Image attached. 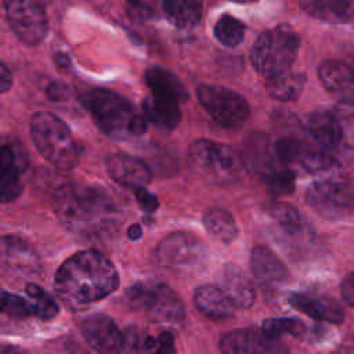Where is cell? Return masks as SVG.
I'll list each match as a JSON object with an SVG mask.
<instances>
[{
  "label": "cell",
  "mask_w": 354,
  "mask_h": 354,
  "mask_svg": "<svg viewBox=\"0 0 354 354\" xmlns=\"http://www.w3.org/2000/svg\"><path fill=\"white\" fill-rule=\"evenodd\" d=\"M318 77L322 86L343 105H353L354 76L348 64L339 59H326L318 66Z\"/></svg>",
  "instance_id": "cell-20"
},
{
  "label": "cell",
  "mask_w": 354,
  "mask_h": 354,
  "mask_svg": "<svg viewBox=\"0 0 354 354\" xmlns=\"http://www.w3.org/2000/svg\"><path fill=\"white\" fill-rule=\"evenodd\" d=\"M196 95L205 111L218 124L236 129L242 126L250 115L248 101L238 93L214 84H201Z\"/></svg>",
  "instance_id": "cell-12"
},
{
  "label": "cell",
  "mask_w": 354,
  "mask_h": 354,
  "mask_svg": "<svg viewBox=\"0 0 354 354\" xmlns=\"http://www.w3.org/2000/svg\"><path fill=\"white\" fill-rule=\"evenodd\" d=\"M80 102L97 127L109 137L133 138L147 130L148 122L142 112H138L127 98L112 90L93 88L80 95Z\"/></svg>",
  "instance_id": "cell-3"
},
{
  "label": "cell",
  "mask_w": 354,
  "mask_h": 354,
  "mask_svg": "<svg viewBox=\"0 0 354 354\" xmlns=\"http://www.w3.org/2000/svg\"><path fill=\"white\" fill-rule=\"evenodd\" d=\"M177 101L167 100L163 97L152 95L142 101V115L147 122H152L153 124L162 129H176L181 120V111Z\"/></svg>",
  "instance_id": "cell-26"
},
{
  "label": "cell",
  "mask_w": 354,
  "mask_h": 354,
  "mask_svg": "<svg viewBox=\"0 0 354 354\" xmlns=\"http://www.w3.org/2000/svg\"><path fill=\"white\" fill-rule=\"evenodd\" d=\"M310 17L330 24H346L353 19L354 0H299Z\"/></svg>",
  "instance_id": "cell-24"
},
{
  "label": "cell",
  "mask_w": 354,
  "mask_h": 354,
  "mask_svg": "<svg viewBox=\"0 0 354 354\" xmlns=\"http://www.w3.org/2000/svg\"><path fill=\"white\" fill-rule=\"evenodd\" d=\"M0 266L19 275H35L40 271V260L35 249L17 235L0 236Z\"/></svg>",
  "instance_id": "cell-14"
},
{
  "label": "cell",
  "mask_w": 354,
  "mask_h": 354,
  "mask_svg": "<svg viewBox=\"0 0 354 354\" xmlns=\"http://www.w3.org/2000/svg\"><path fill=\"white\" fill-rule=\"evenodd\" d=\"M267 80V88L270 95L279 101L297 100L306 84V76L303 73H295L290 71L279 73Z\"/></svg>",
  "instance_id": "cell-29"
},
{
  "label": "cell",
  "mask_w": 354,
  "mask_h": 354,
  "mask_svg": "<svg viewBox=\"0 0 354 354\" xmlns=\"http://www.w3.org/2000/svg\"><path fill=\"white\" fill-rule=\"evenodd\" d=\"M145 83L151 88L152 95L163 97L167 100L183 104L188 100V91L183 82L170 71L152 66L145 72Z\"/></svg>",
  "instance_id": "cell-25"
},
{
  "label": "cell",
  "mask_w": 354,
  "mask_h": 354,
  "mask_svg": "<svg viewBox=\"0 0 354 354\" xmlns=\"http://www.w3.org/2000/svg\"><path fill=\"white\" fill-rule=\"evenodd\" d=\"M250 271L261 285H277L286 279L288 270L282 260L268 248L256 246L250 254Z\"/></svg>",
  "instance_id": "cell-21"
},
{
  "label": "cell",
  "mask_w": 354,
  "mask_h": 354,
  "mask_svg": "<svg viewBox=\"0 0 354 354\" xmlns=\"http://www.w3.org/2000/svg\"><path fill=\"white\" fill-rule=\"evenodd\" d=\"M69 87L64 83H51L47 88V95L53 100V101H65L69 97Z\"/></svg>",
  "instance_id": "cell-38"
},
{
  "label": "cell",
  "mask_w": 354,
  "mask_h": 354,
  "mask_svg": "<svg viewBox=\"0 0 354 354\" xmlns=\"http://www.w3.org/2000/svg\"><path fill=\"white\" fill-rule=\"evenodd\" d=\"M25 292L32 304L35 317L48 321L58 314L59 311L58 303L41 286H39L37 283H28L25 288Z\"/></svg>",
  "instance_id": "cell-30"
},
{
  "label": "cell",
  "mask_w": 354,
  "mask_h": 354,
  "mask_svg": "<svg viewBox=\"0 0 354 354\" xmlns=\"http://www.w3.org/2000/svg\"><path fill=\"white\" fill-rule=\"evenodd\" d=\"M3 313L8 314L14 318H28V317L33 315V308H32V304L29 300L7 292Z\"/></svg>",
  "instance_id": "cell-35"
},
{
  "label": "cell",
  "mask_w": 354,
  "mask_h": 354,
  "mask_svg": "<svg viewBox=\"0 0 354 354\" xmlns=\"http://www.w3.org/2000/svg\"><path fill=\"white\" fill-rule=\"evenodd\" d=\"M188 160L198 176L218 185L235 183L243 167L241 156L231 147L205 138L189 145Z\"/></svg>",
  "instance_id": "cell-7"
},
{
  "label": "cell",
  "mask_w": 354,
  "mask_h": 354,
  "mask_svg": "<svg viewBox=\"0 0 354 354\" xmlns=\"http://www.w3.org/2000/svg\"><path fill=\"white\" fill-rule=\"evenodd\" d=\"M25 156L11 144L0 145V202H11L22 192L21 173Z\"/></svg>",
  "instance_id": "cell-19"
},
{
  "label": "cell",
  "mask_w": 354,
  "mask_h": 354,
  "mask_svg": "<svg viewBox=\"0 0 354 354\" xmlns=\"http://www.w3.org/2000/svg\"><path fill=\"white\" fill-rule=\"evenodd\" d=\"M353 185L342 177H328L314 181L306 191V202L319 216L337 220L351 214Z\"/></svg>",
  "instance_id": "cell-10"
},
{
  "label": "cell",
  "mask_w": 354,
  "mask_h": 354,
  "mask_svg": "<svg viewBox=\"0 0 354 354\" xmlns=\"http://www.w3.org/2000/svg\"><path fill=\"white\" fill-rule=\"evenodd\" d=\"M220 350L228 354H266L285 351V347L279 339L268 336L261 329H235L220 337Z\"/></svg>",
  "instance_id": "cell-15"
},
{
  "label": "cell",
  "mask_w": 354,
  "mask_h": 354,
  "mask_svg": "<svg viewBox=\"0 0 354 354\" xmlns=\"http://www.w3.org/2000/svg\"><path fill=\"white\" fill-rule=\"evenodd\" d=\"M129 7L131 8V15L140 18H148L153 14L152 6L145 4V0H126Z\"/></svg>",
  "instance_id": "cell-37"
},
{
  "label": "cell",
  "mask_w": 354,
  "mask_h": 354,
  "mask_svg": "<svg viewBox=\"0 0 354 354\" xmlns=\"http://www.w3.org/2000/svg\"><path fill=\"white\" fill-rule=\"evenodd\" d=\"M299 36L286 25L263 32L250 50V61L256 72L271 79L290 69L299 51Z\"/></svg>",
  "instance_id": "cell-6"
},
{
  "label": "cell",
  "mask_w": 354,
  "mask_h": 354,
  "mask_svg": "<svg viewBox=\"0 0 354 354\" xmlns=\"http://www.w3.org/2000/svg\"><path fill=\"white\" fill-rule=\"evenodd\" d=\"M32 140L41 156L58 169H72L80 158V147L66 123L50 112H36L30 120Z\"/></svg>",
  "instance_id": "cell-5"
},
{
  "label": "cell",
  "mask_w": 354,
  "mask_h": 354,
  "mask_svg": "<svg viewBox=\"0 0 354 354\" xmlns=\"http://www.w3.org/2000/svg\"><path fill=\"white\" fill-rule=\"evenodd\" d=\"M141 235H142V230H141V227H140L138 224H133V225H130V228H129V231H127V236H129V239L136 241V239H138Z\"/></svg>",
  "instance_id": "cell-42"
},
{
  "label": "cell",
  "mask_w": 354,
  "mask_h": 354,
  "mask_svg": "<svg viewBox=\"0 0 354 354\" xmlns=\"http://www.w3.org/2000/svg\"><path fill=\"white\" fill-rule=\"evenodd\" d=\"M80 329L93 350L105 354L122 351V332L108 315L91 314L83 319Z\"/></svg>",
  "instance_id": "cell-16"
},
{
  "label": "cell",
  "mask_w": 354,
  "mask_h": 354,
  "mask_svg": "<svg viewBox=\"0 0 354 354\" xmlns=\"http://www.w3.org/2000/svg\"><path fill=\"white\" fill-rule=\"evenodd\" d=\"M353 274L350 272L342 282V297L343 300L351 307L353 306V299H354V281H353Z\"/></svg>",
  "instance_id": "cell-39"
},
{
  "label": "cell",
  "mask_w": 354,
  "mask_h": 354,
  "mask_svg": "<svg viewBox=\"0 0 354 354\" xmlns=\"http://www.w3.org/2000/svg\"><path fill=\"white\" fill-rule=\"evenodd\" d=\"M213 33L223 46L236 47L245 37V25L238 18L224 14L217 19Z\"/></svg>",
  "instance_id": "cell-31"
},
{
  "label": "cell",
  "mask_w": 354,
  "mask_h": 354,
  "mask_svg": "<svg viewBox=\"0 0 354 354\" xmlns=\"http://www.w3.org/2000/svg\"><path fill=\"white\" fill-rule=\"evenodd\" d=\"M53 209L65 230L87 242L112 238L122 221L120 210L108 194L79 183L58 187L53 196Z\"/></svg>",
  "instance_id": "cell-1"
},
{
  "label": "cell",
  "mask_w": 354,
  "mask_h": 354,
  "mask_svg": "<svg viewBox=\"0 0 354 354\" xmlns=\"http://www.w3.org/2000/svg\"><path fill=\"white\" fill-rule=\"evenodd\" d=\"M166 19L178 29H192L202 18V0H163Z\"/></svg>",
  "instance_id": "cell-27"
},
{
  "label": "cell",
  "mask_w": 354,
  "mask_h": 354,
  "mask_svg": "<svg viewBox=\"0 0 354 354\" xmlns=\"http://www.w3.org/2000/svg\"><path fill=\"white\" fill-rule=\"evenodd\" d=\"M12 86V73L8 66L0 61V93H6Z\"/></svg>",
  "instance_id": "cell-40"
},
{
  "label": "cell",
  "mask_w": 354,
  "mask_h": 354,
  "mask_svg": "<svg viewBox=\"0 0 354 354\" xmlns=\"http://www.w3.org/2000/svg\"><path fill=\"white\" fill-rule=\"evenodd\" d=\"M261 330L271 337L281 339L282 336L301 337L306 335V325L296 318H271L266 319L261 325Z\"/></svg>",
  "instance_id": "cell-32"
},
{
  "label": "cell",
  "mask_w": 354,
  "mask_h": 354,
  "mask_svg": "<svg viewBox=\"0 0 354 354\" xmlns=\"http://www.w3.org/2000/svg\"><path fill=\"white\" fill-rule=\"evenodd\" d=\"M288 301L292 307L317 321L342 324L346 318V313L340 303L326 295L296 292L288 296Z\"/></svg>",
  "instance_id": "cell-17"
},
{
  "label": "cell",
  "mask_w": 354,
  "mask_h": 354,
  "mask_svg": "<svg viewBox=\"0 0 354 354\" xmlns=\"http://www.w3.org/2000/svg\"><path fill=\"white\" fill-rule=\"evenodd\" d=\"M351 115L343 111H318L311 113L303 126L306 148L325 153L340 165L351 151Z\"/></svg>",
  "instance_id": "cell-4"
},
{
  "label": "cell",
  "mask_w": 354,
  "mask_h": 354,
  "mask_svg": "<svg viewBox=\"0 0 354 354\" xmlns=\"http://www.w3.org/2000/svg\"><path fill=\"white\" fill-rule=\"evenodd\" d=\"M118 285L119 275L113 263L95 249L82 250L66 259L54 278L57 297L73 311L105 299Z\"/></svg>",
  "instance_id": "cell-2"
},
{
  "label": "cell",
  "mask_w": 354,
  "mask_h": 354,
  "mask_svg": "<svg viewBox=\"0 0 354 354\" xmlns=\"http://www.w3.org/2000/svg\"><path fill=\"white\" fill-rule=\"evenodd\" d=\"M174 351V340L169 332H163L158 336V353Z\"/></svg>",
  "instance_id": "cell-41"
},
{
  "label": "cell",
  "mask_w": 354,
  "mask_h": 354,
  "mask_svg": "<svg viewBox=\"0 0 354 354\" xmlns=\"http://www.w3.org/2000/svg\"><path fill=\"white\" fill-rule=\"evenodd\" d=\"M155 254L158 263L166 270L176 274H188L202 266L206 249L195 235L173 232L160 241Z\"/></svg>",
  "instance_id": "cell-13"
},
{
  "label": "cell",
  "mask_w": 354,
  "mask_h": 354,
  "mask_svg": "<svg viewBox=\"0 0 354 354\" xmlns=\"http://www.w3.org/2000/svg\"><path fill=\"white\" fill-rule=\"evenodd\" d=\"M6 293L3 289H0V314L4 311V303H6Z\"/></svg>",
  "instance_id": "cell-43"
},
{
  "label": "cell",
  "mask_w": 354,
  "mask_h": 354,
  "mask_svg": "<svg viewBox=\"0 0 354 354\" xmlns=\"http://www.w3.org/2000/svg\"><path fill=\"white\" fill-rule=\"evenodd\" d=\"M136 191V198L138 205L145 210V212H155L158 209V199L155 195H152L145 187H138L134 189Z\"/></svg>",
  "instance_id": "cell-36"
},
{
  "label": "cell",
  "mask_w": 354,
  "mask_h": 354,
  "mask_svg": "<svg viewBox=\"0 0 354 354\" xmlns=\"http://www.w3.org/2000/svg\"><path fill=\"white\" fill-rule=\"evenodd\" d=\"M122 351L148 353L158 351V337L151 336L140 329L130 328L122 332Z\"/></svg>",
  "instance_id": "cell-33"
},
{
  "label": "cell",
  "mask_w": 354,
  "mask_h": 354,
  "mask_svg": "<svg viewBox=\"0 0 354 354\" xmlns=\"http://www.w3.org/2000/svg\"><path fill=\"white\" fill-rule=\"evenodd\" d=\"M124 299L131 310L144 313L158 324L177 325L185 318L183 300L170 286L162 282H137L126 290Z\"/></svg>",
  "instance_id": "cell-8"
},
{
  "label": "cell",
  "mask_w": 354,
  "mask_h": 354,
  "mask_svg": "<svg viewBox=\"0 0 354 354\" xmlns=\"http://www.w3.org/2000/svg\"><path fill=\"white\" fill-rule=\"evenodd\" d=\"M206 231L217 241L230 243L238 236V225L234 216L223 207H210L203 214Z\"/></svg>",
  "instance_id": "cell-28"
},
{
  "label": "cell",
  "mask_w": 354,
  "mask_h": 354,
  "mask_svg": "<svg viewBox=\"0 0 354 354\" xmlns=\"http://www.w3.org/2000/svg\"><path fill=\"white\" fill-rule=\"evenodd\" d=\"M218 286L236 308H248L256 300V290L252 281L234 264L224 267L220 274Z\"/></svg>",
  "instance_id": "cell-22"
},
{
  "label": "cell",
  "mask_w": 354,
  "mask_h": 354,
  "mask_svg": "<svg viewBox=\"0 0 354 354\" xmlns=\"http://www.w3.org/2000/svg\"><path fill=\"white\" fill-rule=\"evenodd\" d=\"M266 178H267V185L270 192L275 196L289 195L295 191L296 174L288 166L272 169L270 173L266 174Z\"/></svg>",
  "instance_id": "cell-34"
},
{
  "label": "cell",
  "mask_w": 354,
  "mask_h": 354,
  "mask_svg": "<svg viewBox=\"0 0 354 354\" xmlns=\"http://www.w3.org/2000/svg\"><path fill=\"white\" fill-rule=\"evenodd\" d=\"M7 22L26 46L40 44L48 33V18L43 0H3Z\"/></svg>",
  "instance_id": "cell-11"
},
{
  "label": "cell",
  "mask_w": 354,
  "mask_h": 354,
  "mask_svg": "<svg viewBox=\"0 0 354 354\" xmlns=\"http://www.w3.org/2000/svg\"><path fill=\"white\" fill-rule=\"evenodd\" d=\"M106 171L113 181L126 188L145 187L151 178L152 173L148 165L127 153H113L106 158Z\"/></svg>",
  "instance_id": "cell-18"
},
{
  "label": "cell",
  "mask_w": 354,
  "mask_h": 354,
  "mask_svg": "<svg viewBox=\"0 0 354 354\" xmlns=\"http://www.w3.org/2000/svg\"><path fill=\"white\" fill-rule=\"evenodd\" d=\"M194 303L207 318L214 321L227 319L234 315L235 306L220 286L203 285L195 290Z\"/></svg>",
  "instance_id": "cell-23"
},
{
  "label": "cell",
  "mask_w": 354,
  "mask_h": 354,
  "mask_svg": "<svg viewBox=\"0 0 354 354\" xmlns=\"http://www.w3.org/2000/svg\"><path fill=\"white\" fill-rule=\"evenodd\" d=\"M264 224L272 239L290 253L310 248L315 238V231L306 216L285 202L277 201L266 206Z\"/></svg>",
  "instance_id": "cell-9"
}]
</instances>
